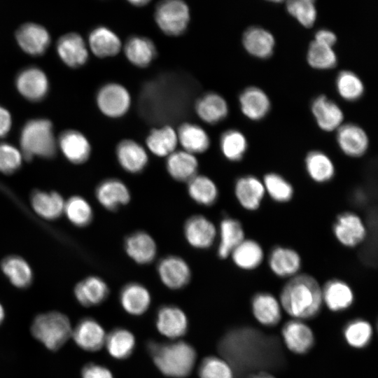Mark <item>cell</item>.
Returning a JSON list of instances; mask_svg holds the SVG:
<instances>
[{
  "label": "cell",
  "mask_w": 378,
  "mask_h": 378,
  "mask_svg": "<svg viewBox=\"0 0 378 378\" xmlns=\"http://www.w3.org/2000/svg\"><path fill=\"white\" fill-rule=\"evenodd\" d=\"M106 333L103 327L91 317L82 318L72 329L71 337L82 349L96 351L102 348L105 343Z\"/></svg>",
  "instance_id": "9a60e30c"
},
{
  "label": "cell",
  "mask_w": 378,
  "mask_h": 378,
  "mask_svg": "<svg viewBox=\"0 0 378 378\" xmlns=\"http://www.w3.org/2000/svg\"><path fill=\"white\" fill-rule=\"evenodd\" d=\"M315 41L332 47L337 41L335 34L328 29L318 30L315 34Z\"/></svg>",
  "instance_id": "11a10c76"
},
{
  "label": "cell",
  "mask_w": 378,
  "mask_h": 378,
  "mask_svg": "<svg viewBox=\"0 0 378 378\" xmlns=\"http://www.w3.org/2000/svg\"><path fill=\"white\" fill-rule=\"evenodd\" d=\"M97 103L99 110L110 118H120L129 110L131 97L122 85L111 83L104 85L98 92Z\"/></svg>",
  "instance_id": "ba28073f"
},
{
  "label": "cell",
  "mask_w": 378,
  "mask_h": 378,
  "mask_svg": "<svg viewBox=\"0 0 378 378\" xmlns=\"http://www.w3.org/2000/svg\"><path fill=\"white\" fill-rule=\"evenodd\" d=\"M188 192L197 204L205 206L214 204L218 198L216 183L204 175H195L188 182Z\"/></svg>",
  "instance_id": "7bdbcfd3"
},
{
  "label": "cell",
  "mask_w": 378,
  "mask_h": 378,
  "mask_svg": "<svg viewBox=\"0 0 378 378\" xmlns=\"http://www.w3.org/2000/svg\"><path fill=\"white\" fill-rule=\"evenodd\" d=\"M371 324L363 318L351 320L344 327L343 335L347 344L356 349L367 346L372 340Z\"/></svg>",
  "instance_id": "ee69618b"
},
{
  "label": "cell",
  "mask_w": 378,
  "mask_h": 378,
  "mask_svg": "<svg viewBox=\"0 0 378 378\" xmlns=\"http://www.w3.org/2000/svg\"><path fill=\"white\" fill-rule=\"evenodd\" d=\"M1 268L11 284L21 289L28 288L32 283L33 273L25 260L18 255H12L4 258Z\"/></svg>",
  "instance_id": "8d00e7d4"
},
{
  "label": "cell",
  "mask_w": 378,
  "mask_h": 378,
  "mask_svg": "<svg viewBox=\"0 0 378 378\" xmlns=\"http://www.w3.org/2000/svg\"><path fill=\"white\" fill-rule=\"evenodd\" d=\"M146 142L151 153L158 157H165L175 151L178 141L176 131L166 125L151 130Z\"/></svg>",
  "instance_id": "b9f144b4"
},
{
  "label": "cell",
  "mask_w": 378,
  "mask_h": 378,
  "mask_svg": "<svg viewBox=\"0 0 378 378\" xmlns=\"http://www.w3.org/2000/svg\"><path fill=\"white\" fill-rule=\"evenodd\" d=\"M336 137L340 149L350 157H360L368 150L369 144L368 135L356 124L342 125L337 130Z\"/></svg>",
  "instance_id": "7402d4cb"
},
{
  "label": "cell",
  "mask_w": 378,
  "mask_h": 378,
  "mask_svg": "<svg viewBox=\"0 0 378 378\" xmlns=\"http://www.w3.org/2000/svg\"><path fill=\"white\" fill-rule=\"evenodd\" d=\"M279 300L290 316L311 319L320 313L323 304L321 286L313 276L299 273L284 285Z\"/></svg>",
  "instance_id": "7a4b0ae2"
},
{
  "label": "cell",
  "mask_w": 378,
  "mask_h": 378,
  "mask_svg": "<svg viewBox=\"0 0 378 378\" xmlns=\"http://www.w3.org/2000/svg\"><path fill=\"white\" fill-rule=\"evenodd\" d=\"M234 264L239 269L251 271L259 267L265 258L262 246L253 239H244L231 253Z\"/></svg>",
  "instance_id": "4dcf8cb0"
},
{
  "label": "cell",
  "mask_w": 378,
  "mask_h": 378,
  "mask_svg": "<svg viewBox=\"0 0 378 378\" xmlns=\"http://www.w3.org/2000/svg\"><path fill=\"white\" fill-rule=\"evenodd\" d=\"M183 234L186 240L192 247L206 249L214 244L218 230L211 220L198 214L190 216L186 221Z\"/></svg>",
  "instance_id": "30bf717a"
},
{
  "label": "cell",
  "mask_w": 378,
  "mask_h": 378,
  "mask_svg": "<svg viewBox=\"0 0 378 378\" xmlns=\"http://www.w3.org/2000/svg\"><path fill=\"white\" fill-rule=\"evenodd\" d=\"M119 300L122 309L129 314L140 316L149 308L151 295L148 288L138 282L125 284L120 290Z\"/></svg>",
  "instance_id": "603a6c76"
},
{
  "label": "cell",
  "mask_w": 378,
  "mask_h": 378,
  "mask_svg": "<svg viewBox=\"0 0 378 378\" xmlns=\"http://www.w3.org/2000/svg\"><path fill=\"white\" fill-rule=\"evenodd\" d=\"M200 378H234L230 365L221 357L207 356L200 363Z\"/></svg>",
  "instance_id": "f907efd6"
},
{
  "label": "cell",
  "mask_w": 378,
  "mask_h": 378,
  "mask_svg": "<svg viewBox=\"0 0 378 378\" xmlns=\"http://www.w3.org/2000/svg\"><path fill=\"white\" fill-rule=\"evenodd\" d=\"M243 114L252 120L262 119L270 110L271 103L267 94L257 87L245 89L239 96Z\"/></svg>",
  "instance_id": "f1b7e54d"
},
{
  "label": "cell",
  "mask_w": 378,
  "mask_h": 378,
  "mask_svg": "<svg viewBox=\"0 0 378 378\" xmlns=\"http://www.w3.org/2000/svg\"><path fill=\"white\" fill-rule=\"evenodd\" d=\"M124 248L127 255L136 263L147 265L157 255V244L153 237L144 231H136L125 239Z\"/></svg>",
  "instance_id": "e0dca14e"
},
{
  "label": "cell",
  "mask_w": 378,
  "mask_h": 378,
  "mask_svg": "<svg viewBox=\"0 0 378 378\" xmlns=\"http://www.w3.org/2000/svg\"><path fill=\"white\" fill-rule=\"evenodd\" d=\"M157 272L161 282L171 290L186 287L192 276L188 262L181 257L173 255L164 257L159 261Z\"/></svg>",
  "instance_id": "9c48e42d"
},
{
  "label": "cell",
  "mask_w": 378,
  "mask_h": 378,
  "mask_svg": "<svg viewBox=\"0 0 378 378\" xmlns=\"http://www.w3.org/2000/svg\"><path fill=\"white\" fill-rule=\"evenodd\" d=\"M307 59L308 64L316 69H330L335 66L337 59L332 47L315 41L310 43Z\"/></svg>",
  "instance_id": "c3c4849f"
},
{
  "label": "cell",
  "mask_w": 378,
  "mask_h": 378,
  "mask_svg": "<svg viewBox=\"0 0 378 378\" xmlns=\"http://www.w3.org/2000/svg\"><path fill=\"white\" fill-rule=\"evenodd\" d=\"M267 1L275 2V3H279V2H282V1H284L285 0H267Z\"/></svg>",
  "instance_id": "94428289"
},
{
  "label": "cell",
  "mask_w": 378,
  "mask_h": 378,
  "mask_svg": "<svg viewBox=\"0 0 378 378\" xmlns=\"http://www.w3.org/2000/svg\"><path fill=\"white\" fill-rule=\"evenodd\" d=\"M234 192L240 206L249 211H255L260 207L266 193L262 181L251 175L237 178Z\"/></svg>",
  "instance_id": "4fadbf2b"
},
{
  "label": "cell",
  "mask_w": 378,
  "mask_h": 378,
  "mask_svg": "<svg viewBox=\"0 0 378 378\" xmlns=\"http://www.w3.org/2000/svg\"><path fill=\"white\" fill-rule=\"evenodd\" d=\"M281 335L286 347L297 354L307 353L314 344L312 329L299 319L287 321L281 329Z\"/></svg>",
  "instance_id": "5bb4252c"
},
{
  "label": "cell",
  "mask_w": 378,
  "mask_h": 378,
  "mask_svg": "<svg viewBox=\"0 0 378 378\" xmlns=\"http://www.w3.org/2000/svg\"><path fill=\"white\" fill-rule=\"evenodd\" d=\"M74 295L81 305L87 307L96 306L107 299L109 288L102 278L90 276L76 285Z\"/></svg>",
  "instance_id": "484cf974"
},
{
  "label": "cell",
  "mask_w": 378,
  "mask_h": 378,
  "mask_svg": "<svg viewBox=\"0 0 378 378\" xmlns=\"http://www.w3.org/2000/svg\"><path fill=\"white\" fill-rule=\"evenodd\" d=\"M220 146L225 158L232 162L241 160L248 147L245 136L236 130L225 132L220 137Z\"/></svg>",
  "instance_id": "bcb514c9"
},
{
  "label": "cell",
  "mask_w": 378,
  "mask_h": 378,
  "mask_svg": "<svg viewBox=\"0 0 378 378\" xmlns=\"http://www.w3.org/2000/svg\"><path fill=\"white\" fill-rule=\"evenodd\" d=\"M323 303L333 312L349 309L354 302V293L346 281L340 279H331L323 286Z\"/></svg>",
  "instance_id": "ffe728a7"
},
{
  "label": "cell",
  "mask_w": 378,
  "mask_h": 378,
  "mask_svg": "<svg viewBox=\"0 0 378 378\" xmlns=\"http://www.w3.org/2000/svg\"><path fill=\"white\" fill-rule=\"evenodd\" d=\"M219 242L217 255L220 259L228 258L232 251L245 239L241 223L234 218L225 217L219 224Z\"/></svg>",
  "instance_id": "83f0119b"
},
{
  "label": "cell",
  "mask_w": 378,
  "mask_h": 378,
  "mask_svg": "<svg viewBox=\"0 0 378 378\" xmlns=\"http://www.w3.org/2000/svg\"><path fill=\"white\" fill-rule=\"evenodd\" d=\"M242 42L250 55L260 59L268 58L272 55L275 43L270 32L258 27L246 30Z\"/></svg>",
  "instance_id": "d6a6232c"
},
{
  "label": "cell",
  "mask_w": 378,
  "mask_h": 378,
  "mask_svg": "<svg viewBox=\"0 0 378 378\" xmlns=\"http://www.w3.org/2000/svg\"><path fill=\"white\" fill-rule=\"evenodd\" d=\"M265 192L277 203H287L294 195V189L291 183L281 175L270 172L266 174L262 181Z\"/></svg>",
  "instance_id": "f6af8a7d"
},
{
  "label": "cell",
  "mask_w": 378,
  "mask_h": 378,
  "mask_svg": "<svg viewBox=\"0 0 378 378\" xmlns=\"http://www.w3.org/2000/svg\"><path fill=\"white\" fill-rule=\"evenodd\" d=\"M251 307L254 318L265 326H274L281 321V306L272 293L265 291L255 293L251 300Z\"/></svg>",
  "instance_id": "44dd1931"
},
{
  "label": "cell",
  "mask_w": 378,
  "mask_h": 378,
  "mask_svg": "<svg viewBox=\"0 0 378 378\" xmlns=\"http://www.w3.org/2000/svg\"><path fill=\"white\" fill-rule=\"evenodd\" d=\"M130 3L137 6H144L150 0H127Z\"/></svg>",
  "instance_id": "680465c9"
},
{
  "label": "cell",
  "mask_w": 378,
  "mask_h": 378,
  "mask_svg": "<svg viewBox=\"0 0 378 378\" xmlns=\"http://www.w3.org/2000/svg\"><path fill=\"white\" fill-rule=\"evenodd\" d=\"M59 144L65 157L74 164L83 163L90 155L89 141L78 131L69 130L63 132L59 136Z\"/></svg>",
  "instance_id": "f546056e"
},
{
  "label": "cell",
  "mask_w": 378,
  "mask_h": 378,
  "mask_svg": "<svg viewBox=\"0 0 378 378\" xmlns=\"http://www.w3.org/2000/svg\"><path fill=\"white\" fill-rule=\"evenodd\" d=\"M89 45L92 52L99 57L114 56L121 48L118 36L105 27H98L90 32Z\"/></svg>",
  "instance_id": "d590c367"
},
{
  "label": "cell",
  "mask_w": 378,
  "mask_h": 378,
  "mask_svg": "<svg viewBox=\"0 0 378 378\" xmlns=\"http://www.w3.org/2000/svg\"><path fill=\"white\" fill-rule=\"evenodd\" d=\"M4 316H5L4 309L2 305L0 304V325L4 321Z\"/></svg>",
  "instance_id": "91938a15"
},
{
  "label": "cell",
  "mask_w": 378,
  "mask_h": 378,
  "mask_svg": "<svg viewBox=\"0 0 378 378\" xmlns=\"http://www.w3.org/2000/svg\"><path fill=\"white\" fill-rule=\"evenodd\" d=\"M116 156L122 169L132 174L142 172L148 160L147 153L144 147L131 139H125L118 144L116 148Z\"/></svg>",
  "instance_id": "4316f807"
},
{
  "label": "cell",
  "mask_w": 378,
  "mask_h": 378,
  "mask_svg": "<svg viewBox=\"0 0 378 378\" xmlns=\"http://www.w3.org/2000/svg\"><path fill=\"white\" fill-rule=\"evenodd\" d=\"M11 116L8 111L0 106V137L6 136L11 127Z\"/></svg>",
  "instance_id": "9f6ffc18"
},
{
  "label": "cell",
  "mask_w": 378,
  "mask_h": 378,
  "mask_svg": "<svg viewBox=\"0 0 378 378\" xmlns=\"http://www.w3.org/2000/svg\"><path fill=\"white\" fill-rule=\"evenodd\" d=\"M30 199L34 210L45 219H57L64 212L65 202L57 192L35 190L31 192Z\"/></svg>",
  "instance_id": "836d02e7"
},
{
  "label": "cell",
  "mask_w": 378,
  "mask_h": 378,
  "mask_svg": "<svg viewBox=\"0 0 378 378\" xmlns=\"http://www.w3.org/2000/svg\"><path fill=\"white\" fill-rule=\"evenodd\" d=\"M16 87L24 97L37 102L46 97L49 85L48 78L42 70L37 67H29L17 76Z\"/></svg>",
  "instance_id": "ac0fdd59"
},
{
  "label": "cell",
  "mask_w": 378,
  "mask_h": 378,
  "mask_svg": "<svg viewBox=\"0 0 378 378\" xmlns=\"http://www.w3.org/2000/svg\"><path fill=\"white\" fill-rule=\"evenodd\" d=\"M155 18L164 33L169 36H179L188 27L189 9L182 0H162L156 6Z\"/></svg>",
  "instance_id": "8992f818"
},
{
  "label": "cell",
  "mask_w": 378,
  "mask_h": 378,
  "mask_svg": "<svg viewBox=\"0 0 378 378\" xmlns=\"http://www.w3.org/2000/svg\"><path fill=\"white\" fill-rule=\"evenodd\" d=\"M81 376L82 378H113L107 368L92 363H88L83 368Z\"/></svg>",
  "instance_id": "db71d44e"
},
{
  "label": "cell",
  "mask_w": 378,
  "mask_h": 378,
  "mask_svg": "<svg viewBox=\"0 0 378 378\" xmlns=\"http://www.w3.org/2000/svg\"><path fill=\"white\" fill-rule=\"evenodd\" d=\"M57 50L62 60L72 68L83 65L88 58L85 41L76 33H69L60 37L57 43Z\"/></svg>",
  "instance_id": "d4e9b609"
},
{
  "label": "cell",
  "mask_w": 378,
  "mask_h": 378,
  "mask_svg": "<svg viewBox=\"0 0 378 378\" xmlns=\"http://www.w3.org/2000/svg\"><path fill=\"white\" fill-rule=\"evenodd\" d=\"M166 169L174 180L188 182L197 175L198 162L194 154L186 150L174 151L167 157Z\"/></svg>",
  "instance_id": "1f68e13d"
},
{
  "label": "cell",
  "mask_w": 378,
  "mask_h": 378,
  "mask_svg": "<svg viewBox=\"0 0 378 378\" xmlns=\"http://www.w3.org/2000/svg\"><path fill=\"white\" fill-rule=\"evenodd\" d=\"M69 220L76 226H88L92 220L93 211L86 200L80 196L70 197L64 204V209Z\"/></svg>",
  "instance_id": "7dc6e473"
},
{
  "label": "cell",
  "mask_w": 378,
  "mask_h": 378,
  "mask_svg": "<svg viewBox=\"0 0 378 378\" xmlns=\"http://www.w3.org/2000/svg\"><path fill=\"white\" fill-rule=\"evenodd\" d=\"M267 263L275 276L290 279L299 274L302 267V258L294 248L276 246L268 255Z\"/></svg>",
  "instance_id": "7c38bea8"
},
{
  "label": "cell",
  "mask_w": 378,
  "mask_h": 378,
  "mask_svg": "<svg viewBox=\"0 0 378 378\" xmlns=\"http://www.w3.org/2000/svg\"><path fill=\"white\" fill-rule=\"evenodd\" d=\"M22 155L27 160L34 156L52 158L56 154V142L50 121L36 119L28 121L20 135Z\"/></svg>",
  "instance_id": "277c9868"
},
{
  "label": "cell",
  "mask_w": 378,
  "mask_h": 378,
  "mask_svg": "<svg viewBox=\"0 0 378 378\" xmlns=\"http://www.w3.org/2000/svg\"><path fill=\"white\" fill-rule=\"evenodd\" d=\"M309 1L314 3L316 0H309Z\"/></svg>",
  "instance_id": "6125c7cd"
},
{
  "label": "cell",
  "mask_w": 378,
  "mask_h": 378,
  "mask_svg": "<svg viewBox=\"0 0 378 378\" xmlns=\"http://www.w3.org/2000/svg\"><path fill=\"white\" fill-rule=\"evenodd\" d=\"M155 325L160 334L176 340L187 332L188 320L186 313L181 308L167 304L160 307L158 310Z\"/></svg>",
  "instance_id": "8fae6325"
},
{
  "label": "cell",
  "mask_w": 378,
  "mask_h": 378,
  "mask_svg": "<svg viewBox=\"0 0 378 378\" xmlns=\"http://www.w3.org/2000/svg\"><path fill=\"white\" fill-rule=\"evenodd\" d=\"M31 332L48 349L57 351L71 336L72 328L66 315L59 312H49L34 318Z\"/></svg>",
  "instance_id": "5b68a950"
},
{
  "label": "cell",
  "mask_w": 378,
  "mask_h": 378,
  "mask_svg": "<svg viewBox=\"0 0 378 378\" xmlns=\"http://www.w3.org/2000/svg\"><path fill=\"white\" fill-rule=\"evenodd\" d=\"M135 344L132 332L125 328H118L106 335L104 345L112 357L123 360L132 355Z\"/></svg>",
  "instance_id": "ab89813d"
},
{
  "label": "cell",
  "mask_w": 378,
  "mask_h": 378,
  "mask_svg": "<svg viewBox=\"0 0 378 378\" xmlns=\"http://www.w3.org/2000/svg\"><path fill=\"white\" fill-rule=\"evenodd\" d=\"M195 111L203 121L214 124L221 121L227 115L228 106L220 95L209 92L197 102Z\"/></svg>",
  "instance_id": "e575fe53"
},
{
  "label": "cell",
  "mask_w": 378,
  "mask_h": 378,
  "mask_svg": "<svg viewBox=\"0 0 378 378\" xmlns=\"http://www.w3.org/2000/svg\"><path fill=\"white\" fill-rule=\"evenodd\" d=\"M22 153L14 146L6 143L0 144V172L10 174L21 166Z\"/></svg>",
  "instance_id": "f5cc1de1"
},
{
  "label": "cell",
  "mask_w": 378,
  "mask_h": 378,
  "mask_svg": "<svg viewBox=\"0 0 378 378\" xmlns=\"http://www.w3.org/2000/svg\"><path fill=\"white\" fill-rule=\"evenodd\" d=\"M147 346L154 364L165 376L184 378L191 373L197 354L190 344L181 340L169 342L150 341Z\"/></svg>",
  "instance_id": "3957f363"
},
{
  "label": "cell",
  "mask_w": 378,
  "mask_h": 378,
  "mask_svg": "<svg viewBox=\"0 0 378 378\" xmlns=\"http://www.w3.org/2000/svg\"><path fill=\"white\" fill-rule=\"evenodd\" d=\"M178 141L184 150L192 154L206 151L210 145L209 136L206 131L195 124L184 123L178 129Z\"/></svg>",
  "instance_id": "f35d334b"
},
{
  "label": "cell",
  "mask_w": 378,
  "mask_h": 378,
  "mask_svg": "<svg viewBox=\"0 0 378 378\" xmlns=\"http://www.w3.org/2000/svg\"><path fill=\"white\" fill-rule=\"evenodd\" d=\"M305 168L309 176L318 183L329 182L335 174V165L331 159L318 150H313L307 154Z\"/></svg>",
  "instance_id": "60d3db41"
},
{
  "label": "cell",
  "mask_w": 378,
  "mask_h": 378,
  "mask_svg": "<svg viewBox=\"0 0 378 378\" xmlns=\"http://www.w3.org/2000/svg\"><path fill=\"white\" fill-rule=\"evenodd\" d=\"M332 233L343 246L355 248L367 237V227L362 218L352 211L339 214L332 225Z\"/></svg>",
  "instance_id": "52a82bcc"
},
{
  "label": "cell",
  "mask_w": 378,
  "mask_h": 378,
  "mask_svg": "<svg viewBox=\"0 0 378 378\" xmlns=\"http://www.w3.org/2000/svg\"><path fill=\"white\" fill-rule=\"evenodd\" d=\"M312 112L318 127L326 132L337 130L342 123L344 114L340 106L324 95L315 98Z\"/></svg>",
  "instance_id": "cb8c5ba5"
},
{
  "label": "cell",
  "mask_w": 378,
  "mask_h": 378,
  "mask_svg": "<svg viewBox=\"0 0 378 378\" xmlns=\"http://www.w3.org/2000/svg\"><path fill=\"white\" fill-rule=\"evenodd\" d=\"M127 59L138 67H146L154 59L156 50L153 43L146 37L132 36L124 48Z\"/></svg>",
  "instance_id": "74e56055"
},
{
  "label": "cell",
  "mask_w": 378,
  "mask_h": 378,
  "mask_svg": "<svg viewBox=\"0 0 378 378\" xmlns=\"http://www.w3.org/2000/svg\"><path fill=\"white\" fill-rule=\"evenodd\" d=\"M15 38L25 52L34 56L43 54L50 41L48 31L43 26L32 22L20 26L15 33Z\"/></svg>",
  "instance_id": "2e32d148"
},
{
  "label": "cell",
  "mask_w": 378,
  "mask_h": 378,
  "mask_svg": "<svg viewBox=\"0 0 378 378\" xmlns=\"http://www.w3.org/2000/svg\"><path fill=\"white\" fill-rule=\"evenodd\" d=\"M286 8L302 25L311 27L316 19L314 3L309 0H287Z\"/></svg>",
  "instance_id": "816d5d0a"
},
{
  "label": "cell",
  "mask_w": 378,
  "mask_h": 378,
  "mask_svg": "<svg viewBox=\"0 0 378 378\" xmlns=\"http://www.w3.org/2000/svg\"><path fill=\"white\" fill-rule=\"evenodd\" d=\"M97 201L106 209L115 211L127 204L131 200L127 186L117 178H108L102 181L95 190Z\"/></svg>",
  "instance_id": "d6986e66"
},
{
  "label": "cell",
  "mask_w": 378,
  "mask_h": 378,
  "mask_svg": "<svg viewBox=\"0 0 378 378\" xmlns=\"http://www.w3.org/2000/svg\"><path fill=\"white\" fill-rule=\"evenodd\" d=\"M336 88L339 94L346 101H356L364 92L360 78L350 71H341L336 79Z\"/></svg>",
  "instance_id": "681fc988"
},
{
  "label": "cell",
  "mask_w": 378,
  "mask_h": 378,
  "mask_svg": "<svg viewBox=\"0 0 378 378\" xmlns=\"http://www.w3.org/2000/svg\"><path fill=\"white\" fill-rule=\"evenodd\" d=\"M277 338L251 327L227 331L218 344L222 358L230 365L234 378H245L253 370L276 368L282 363Z\"/></svg>",
  "instance_id": "6da1fadb"
},
{
  "label": "cell",
  "mask_w": 378,
  "mask_h": 378,
  "mask_svg": "<svg viewBox=\"0 0 378 378\" xmlns=\"http://www.w3.org/2000/svg\"><path fill=\"white\" fill-rule=\"evenodd\" d=\"M245 378H275L273 375L271 374L265 372V371H260L255 373H252Z\"/></svg>",
  "instance_id": "6f0895ef"
}]
</instances>
